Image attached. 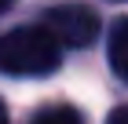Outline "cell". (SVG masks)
Here are the masks:
<instances>
[{
  "instance_id": "1",
  "label": "cell",
  "mask_w": 128,
  "mask_h": 124,
  "mask_svg": "<svg viewBox=\"0 0 128 124\" xmlns=\"http://www.w3.org/2000/svg\"><path fill=\"white\" fill-rule=\"evenodd\" d=\"M62 44L44 26H18L0 37V69L15 77H44L59 69Z\"/></svg>"
},
{
  "instance_id": "2",
  "label": "cell",
  "mask_w": 128,
  "mask_h": 124,
  "mask_svg": "<svg viewBox=\"0 0 128 124\" xmlns=\"http://www.w3.org/2000/svg\"><path fill=\"white\" fill-rule=\"evenodd\" d=\"M44 29L66 48H88L99 37V15L84 4H62L44 15Z\"/></svg>"
},
{
  "instance_id": "3",
  "label": "cell",
  "mask_w": 128,
  "mask_h": 124,
  "mask_svg": "<svg viewBox=\"0 0 128 124\" xmlns=\"http://www.w3.org/2000/svg\"><path fill=\"white\" fill-rule=\"evenodd\" d=\"M106 55H110V66H114V73H117L121 80H128V18H117V22H114Z\"/></svg>"
},
{
  "instance_id": "4",
  "label": "cell",
  "mask_w": 128,
  "mask_h": 124,
  "mask_svg": "<svg viewBox=\"0 0 128 124\" xmlns=\"http://www.w3.org/2000/svg\"><path fill=\"white\" fill-rule=\"evenodd\" d=\"M33 124H84V117L73 110V106H62V102H51L44 110H37Z\"/></svg>"
},
{
  "instance_id": "5",
  "label": "cell",
  "mask_w": 128,
  "mask_h": 124,
  "mask_svg": "<svg viewBox=\"0 0 128 124\" xmlns=\"http://www.w3.org/2000/svg\"><path fill=\"white\" fill-rule=\"evenodd\" d=\"M106 124H128V102L124 106H114L110 117H106Z\"/></svg>"
},
{
  "instance_id": "6",
  "label": "cell",
  "mask_w": 128,
  "mask_h": 124,
  "mask_svg": "<svg viewBox=\"0 0 128 124\" xmlns=\"http://www.w3.org/2000/svg\"><path fill=\"white\" fill-rule=\"evenodd\" d=\"M0 124H8V106H4V99H0Z\"/></svg>"
},
{
  "instance_id": "7",
  "label": "cell",
  "mask_w": 128,
  "mask_h": 124,
  "mask_svg": "<svg viewBox=\"0 0 128 124\" xmlns=\"http://www.w3.org/2000/svg\"><path fill=\"white\" fill-rule=\"evenodd\" d=\"M11 7V0H0V11H8Z\"/></svg>"
}]
</instances>
